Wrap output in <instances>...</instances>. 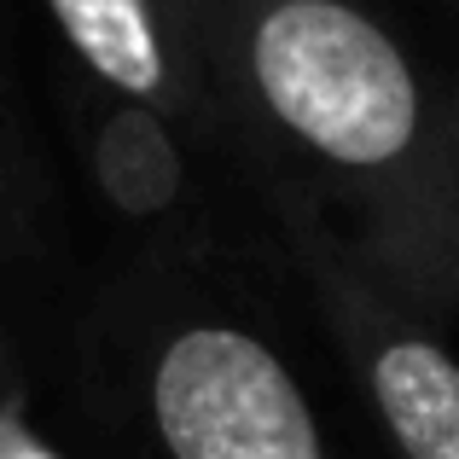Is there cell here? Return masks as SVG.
Returning <instances> with one entry per match:
<instances>
[{"instance_id": "1", "label": "cell", "mask_w": 459, "mask_h": 459, "mask_svg": "<svg viewBox=\"0 0 459 459\" xmlns=\"http://www.w3.org/2000/svg\"><path fill=\"white\" fill-rule=\"evenodd\" d=\"M227 163L430 325L459 314V93L372 0H204Z\"/></svg>"}, {"instance_id": "2", "label": "cell", "mask_w": 459, "mask_h": 459, "mask_svg": "<svg viewBox=\"0 0 459 459\" xmlns=\"http://www.w3.org/2000/svg\"><path fill=\"white\" fill-rule=\"evenodd\" d=\"M76 395L93 459H337L221 245L128 250L76 325Z\"/></svg>"}, {"instance_id": "3", "label": "cell", "mask_w": 459, "mask_h": 459, "mask_svg": "<svg viewBox=\"0 0 459 459\" xmlns=\"http://www.w3.org/2000/svg\"><path fill=\"white\" fill-rule=\"evenodd\" d=\"M390 459H459V355L442 325L390 297L308 210L262 204Z\"/></svg>"}, {"instance_id": "4", "label": "cell", "mask_w": 459, "mask_h": 459, "mask_svg": "<svg viewBox=\"0 0 459 459\" xmlns=\"http://www.w3.org/2000/svg\"><path fill=\"white\" fill-rule=\"evenodd\" d=\"M47 88H53V117L82 192L128 238V250L221 245L210 175H204L210 152L186 128L169 123L152 105L88 82L58 53L47 65Z\"/></svg>"}, {"instance_id": "5", "label": "cell", "mask_w": 459, "mask_h": 459, "mask_svg": "<svg viewBox=\"0 0 459 459\" xmlns=\"http://www.w3.org/2000/svg\"><path fill=\"white\" fill-rule=\"evenodd\" d=\"M53 53L88 82L180 123L210 157H227L204 0H35Z\"/></svg>"}, {"instance_id": "6", "label": "cell", "mask_w": 459, "mask_h": 459, "mask_svg": "<svg viewBox=\"0 0 459 459\" xmlns=\"http://www.w3.org/2000/svg\"><path fill=\"white\" fill-rule=\"evenodd\" d=\"M58 233H65V204H58L53 157L0 47V268L53 262Z\"/></svg>"}, {"instance_id": "7", "label": "cell", "mask_w": 459, "mask_h": 459, "mask_svg": "<svg viewBox=\"0 0 459 459\" xmlns=\"http://www.w3.org/2000/svg\"><path fill=\"white\" fill-rule=\"evenodd\" d=\"M0 459H70V454L41 430V419H35L30 378L12 384V390L0 395Z\"/></svg>"}, {"instance_id": "8", "label": "cell", "mask_w": 459, "mask_h": 459, "mask_svg": "<svg viewBox=\"0 0 459 459\" xmlns=\"http://www.w3.org/2000/svg\"><path fill=\"white\" fill-rule=\"evenodd\" d=\"M12 384H23V360H18V337H12L6 320H0V395H6Z\"/></svg>"}, {"instance_id": "9", "label": "cell", "mask_w": 459, "mask_h": 459, "mask_svg": "<svg viewBox=\"0 0 459 459\" xmlns=\"http://www.w3.org/2000/svg\"><path fill=\"white\" fill-rule=\"evenodd\" d=\"M454 6H459V0H454Z\"/></svg>"}]
</instances>
